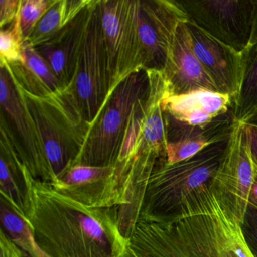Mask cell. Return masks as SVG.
I'll use <instances>...</instances> for the list:
<instances>
[{"instance_id": "603a6c76", "label": "cell", "mask_w": 257, "mask_h": 257, "mask_svg": "<svg viewBox=\"0 0 257 257\" xmlns=\"http://www.w3.org/2000/svg\"><path fill=\"white\" fill-rule=\"evenodd\" d=\"M231 132L224 135H207L178 142L168 143L165 162L167 165H174L192 157L210 144L228 136Z\"/></svg>"}, {"instance_id": "1f68e13d", "label": "cell", "mask_w": 257, "mask_h": 257, "mask_svg": "<svg viewBox=\"0 0 257 257\" xmlns=\"http://www.w3.org/2000/svg\"><path fill=\"white\" fill-rule=\"evenodd\" d=\"M241 123L245 124H251V125L256 126L257 127V110L255 112L249 115L244 121Z\"/></svg>"}, {"instance_id": "277c9868", "label": "cell", "mask_w": 257, "mask_h": 257, "mask_svg": "<svg viewBox=\"0 0 257 257\" xmlns=\"http://www.w3.org/2000/svg\"><path fill=\"white\" fill-rule=\"evenodd\" d=\"M15 84L34 118L48 162L58 180L80 156L91 124L83 116L70 85L40 97Z\"/></svg>"}, {"instance_id": "9a60e30c", "label": "cell", "mask_w": 257, "mask_h": 257, "mask_svg": "<svg viewBox=\"0 0 257 257\" xmlns=\"http://www.w3.org/2000/svg\"><path fill=\"white\" fill-rule=\"evenodd\" d=\"M192 49L218 93L235 102L243 78V55L186 22Z\"/></svg>"}, {"instance_id": "e0dca14e", "label": "cell", "mask_w": 257, "mask_h": 257, "mask_svg": "<svg viewBox=\"0 0 257 257\" xmlns=\"http://www.w3.org/2000/svg\"><path fill=\"white\" fill-rule=\"evenodd\" d=\"M94 2L92 0L58 37L35 47L64 88L74 80Z\"/></svg>"}, {"instance_id": "8992f818", "label": "cell", "mask_w": 257, "mask_h": 257, "mask_svg": "<svg viewBox=\"0 0 257 257\" xmlns=\"http://www.w3.org/2000/svg\"><path fill=\"white\" fill-rule=\"evenodd\" d=\"M168 143L207 135L230 133L237 121L234 101L220 93L199 91L162 100Z\"/></svg>"}, {"instance_id": "83f0119b", "label": "cell", "mask_w": 257, "mask_h": 257, "mask_svg": "<svg viewBox=\"0 0 257 257\" xmlns=\"http://www.w3.org/2000/svg\"><path fill=\"white\" fill-rule=\"evenodd\" d=\"M241 124L249 156L257 175V127L245 123Z\"/></svg>"}, {"instance_id": "d6986e66", "label": "cell", "mask_w": 257, "mask_h": 257, "mask_svg": "<svg viewBox=\"0 0 257 257\" xmlns=\"http://www.w3.org/2000/svg\"><path fill=\"white\" fill-rule=\"evenodd\" d=\"M14 82L25 91L44 97L64 88L46 60L28 40L24 43V61L19 64L2 62Z\"/></svg>"}, {"instance_id": "5b68a950", "label": "cell", "mask_w": 257, "mask_h": 257, "mask_svg": "<svg viewBox=\"0 0 257 257\" xmlns=\"http://www.w3.org/2000/svg\"><path fill=\"white\" fill-rule=\"evenodd\" d=\"M147 70L126 77L109 93L74 165L115 166L137 103L149 91Z\"/></svg>"}, {"instance_id": "6da1fadb", "label": "cell", "mask_w": 257, "mask_h": 257, "mask_svg": "<svg viewBox=\"0 0 257 257\" xmlns=\"http://www.w3.org/2000/svg\"><path fill=\"white\" fill-rule=\"evenodd\" d=\"M25 219L51 257H135L120 231L118 208H94L36 180L25 166Z\"/></svg>"}, {"instance_id": "30bf717a", "label": "cell", "mask_w": 257, "mask_h": 257, "mask_svg": "<svg viewBox=\"0 0 257 257\" xmlns=\"http://www.w3.org/2000/svg\"><path fill=\"white\" fill-rule=\"evenodd\" d=\"M1 116L8 124L23 165L36 180L53 185L57 179L46 157L41 138L8 69L0 63Z\"/></svg>"}, {"instance_id": "4dcf8cb0", "label": "cell", "mask_w": 257, "mask_h": 257, "mask_svg": "<svg viewBox=\"0 0 257 257\" xmlns=\"http://www.w3.org/2000/svg\"><path fill=\"white\" fill-rule=\"evenodd\" d=\"M249 204L257 207V175L255 176L253 184H252V188H251L249 196Z\"/></svg>"}, {"instance_id": "3957f363", "label": "cell", "mask_w": 257, "mask_h": 257, "mask_svg": "<svg viewBox=\"0 0 257 257\" xmlns=\"http://www.w3.org/2000/svg\"><path fill=\"white\" fill-rule=\"evenodd\" d=\"M230 136L231 134L178 163L169 165L160 161L147 183L139 221L172 223L204 213L214 197L213 181Z\"/></svg>"}, {"instance_id": "cb8c5ba5", "label": "cell", "mask_w": 257, "mask_h": 257, "mask_svg": "<svg viewBox=\"0 0 257 257\" xmlns=\"http://www.w3.org/2000/svg\"><path fill=\"white\" fill-rule=\"evenodd\" d=\"M25 41L17 16L10 26L1 29L0 61L10 64L23 63Z\"/></svg>"}, {"instance_id": "44dd1931", "label": "cell", "mask_w": 257, "mask_h": 257, "mask_svg": "<svg viewBox=\"0 0 257 257\" xmlns=\"http://www.w3.org/2000/svg\"><path fill=\"white\" fill-rule=\"evenodd\" d=\"M242 55L243 78L234 109V118L239 122L257 110V43L249 45Z\"/></svg>"}, {"instance_id": "ba28073f", "label": "cell", "mask_w": 257, "mask_h": 257, "mask_svg": "<svg viewBox=\"0 0 257 257\" xmlns=\"http://www.w3.org/2000/svg\"><path fill=\"white\" fill-rule=\"evenodd\" d=\"M148 93L135 106L116 164L132 162L139 154H153L166 161V121L162 100L168 95L162 71L147 70Z\"/></svg>"}, {"instance_id": "52a82bcc", "label": "cell", "mask_w": 257, "mask_h": 257, "mask_svg": "<svg viewBox=\"0 0 257 257\" xmlns=\"http://www.w3.org/2000/svg\"><path fill=\"white\" fill-rule=\"evenodd\" d=\"M70 86L83 116L92 125L111 90L99 0L93 6L76 76Z\"/></svg>"}, {"instance_id": "2e32d148", "label": "cell", "mask_w": 257, "mask_h": 257, "mask_svg": "<svg viewBox=\"0 0 257 257\" xmlns=\"http://www.w3.org/2000/svg\"><path fill=\"white\" fill-rule=\"evenodd\" d=\"M168 96L199 91L217 92L192 49L186 22L179 25L162 71Z\"/></svg>"}, {"instance_id": "f546056e", "label": "cell", "mask_w": 257, "mask_h": 257, "mask_svg": "<svg viewBox=\"0 0 257 257\" xmlns=\"http://www.w3.org/2000/svg\"><path fill=\"white\" fill-rule=\"evenodd\" d=\"M257 43V0H254L253 25L250 44Z\"/></svg>"}, {"instance_id": "7c38bea8", "label": "cell", "mask_w": 257, "mask_h": 257, "mask_svg": "<svg viewBox=\"0 0 257 257\" xmlns=\"http://www.w3.org/2000/svg\"><path fill=\"white\" fill-rule=\"evenodd\" d=\"M255 176L242 124L237 121L213 181L212 193L222 210L239 225L249 204V193Z\"/></svg>"}, {"instance_id": "ac0fdd59", "label": "cell", "mask_w": 257, "mask_h": 257, "mask_svg": "<svg viewBox=\"0 0 257 257\" xmlns=\"http://www.w3.org/2000/svg\"><path fill=\"white\" fill-rule=\"evenodd\" d=\"M0 131L1 197L16 213L25 217V202L28 190L25 165L16 150L11 130L3 116H1Z\"/></svg>"}, {"instance_id": "8fae6325", "label": "cell", "mask_w": 257, "mask_h": 257, "mask_svg": "<svg viewBox=\"0 0 257 257\" xmlns=\"http://www.w3.org/2000/svg\"><path fill=\"white\" fill-rule=\"evenodd\" d=\"M187 22L225 46L242 53L250 45L254 0L178 1Z\"/></svg>"}, {"instance_id": "d4e9b609", "label": "cell", "mask_w": 257, "mask_h": 257, "mask_svg": "<svg viewBox=\"0 0 257 257\" xmlns=\"http://www.w3.org/2000/svg\"><path fill=\"white\" fill-rule=\"evenodd\" d=\"M55 0H21L19 19L24 40H28Z\"/></svg>"}, {"instance_id": "ffe728a7", "label": "cell", "mask_w": 257, "mask_h": 257, "mask_svg": "<svg viewBox=\"0 0 257 257\" xmlns=\"http://www.w3.org/2000/svg\"><path fill=\"white\" fill-rule=\"evenodd\" d=\"M92 0H55L33 31L28 41L34 47L58 37Z\"/></svg>"}, {"instance_id": "4316f807", "label": "cell", "mask_w": 257, "mask_h": 257, "mask_svg": "<svg viewBox=\"0 0 257 257\" xmlns=\"http://www.w3.org/2000/svg\"><path fill=\"white\" fill-rule=\"evenodd\" d=\"M21 0H0V26L7 28L15 22L19 14Z\"/></svg>"}, {"instance_id": "4fadbf2b", "label": "cell", "mask_w": 257, "mask_h": 257, "mask_svg": "<svg viewBox=\"0 0 257 257\" xmlns=\"http://www.w3.org/2000/svg\"><path fill=\"white\" fill-rule=\"evenodd\" d=\"M135 20L144 68L163 71L184 10L177 0H137Z\"/></svg>"}, {"instance_id": "7402d4cb", "label": "cell", "mask_w": 257, "mask_h": 257, "mask_svg": "<svg viewBox=\"0 0 257 257\" xmlns=\"http://www.w3.org/2000/svg\"><path fill=\"white\" fill-rule=\"evenodd\" d=\"M0 216L2 229L12 240L29 257H51L40 246L34 230L26 219L16 213L1 197Z\"/></svg>"}, {"instance_id": "5bb4252c", "label": "cell", "mask_w": 257, "mask_h": 257, "mask_svg": "<svg viewBox=\"0 0 257 257\" xmlns=\"http://www.w3.org/2000/svg\"><path fill=\"white\" fill-rule=\"evenodd\" d=\"M70 199L94 208H122L127 205L115 166L73 165L51 185Z\"/></svg>"}, {"instance_id": "7a4b0ae2", "label": "cell", "mask_w": 257, "mask_h": 257, "mask_svg": "<svg viewBox=\"0 0 257 257\" xmlns=\"http://www.w3.org/2000/svg\"><path fill=\"white\" fill-rule=\"evenodd\" d=\"M129 240L135 257H253L238 222L215 197L204 213L178 222L139 221Z\"/></svg>"}, {"instance_id": "f1b7e54d", "label": "cell", "mask_w": 257, "mask_h": 257, "mask_svg": "<svg viewBox=\"0 0 257 257\" xmlns=\"http://www.w3.org/2000/svg\"><path fill=\"white\" fill-rule=\"evenodd\" d=\"M0 257H24L22 249L3 229L0 231Z\"/></svg>"}, {"instance_id": "484cf974", "label": "cell", "mask_w": 257, "mask_h": 257, "mask_svg": "<svg viewBox=\"0 0 257 257\" xmlns=\"http://www.w3.org/2000/svg\"><path fill=\"white\" fill-rule=\"evenodd\" d=\"M240 227L249 252L257 257V207L248 204Z\"/></svg>"}, {"instance_id": "9c48e42d", "label": "cell", "mask_w": 257, "mask_h": 257, "mask_svg": "<svg viewBox=\"0 0 257 257\" xmlns=\"http://www.w3.org/2000/svg\"><path fill=\"white\" fill-rule=\"evenodd\" d=\"M136 4L130 0H99L110 92L127 76L145 70L137 32Z\"/></svg>"}]
</instances>
